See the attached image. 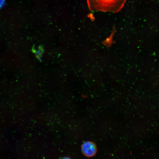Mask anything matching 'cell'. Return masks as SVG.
I'll return each mask as SVG.
<instances>
[{"label":"cell","instance_id":"7a4b0ae2","mask_svg":"<svg viewBox=\"0 0 159 159\" xmlns=\"http://www.w3.org/2000/svg\"><path fill=\"white\" fill-rule=\"evenodd\" d=\"M82 151L83 154L87 157H92L95 155L97 152V147L94 142L87 141L84 142L82 145Z\"/></svg>","mask_w":159,"mask_h":159},{"label":"cell","instance_id":"6da1fadb","mask_svg":"<svg viewBox=\"0 0 159 159\" xmlns=\"http://www.w3.org/2000/svg\"><path fill=\"white\" fill-rule=\"evenodd\" d=\"M126 0H87L91 11L118 12L123 7Z\"/></svg>","mask_w":159,"mask_h":159}]
</instances>
